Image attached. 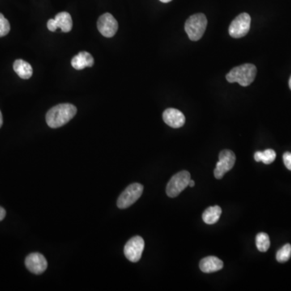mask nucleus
I'll return each mask as SVG.
<instances>
[{
    "instance_id": "1",
    "label": "nucleus",
    "mask_w": 291,
    "mask_h": 291,
    "mask_svg": "<svg viewBox=\"0 0 291 291\" xmlns=\"http://www.w3.org/2000/svg\"><path fill=\"white\" fill-rule=\"evenodd\" d=\"M76 113V107L73 104H57L48 111L45 117L47 125L53 129L63 126L72 119Z\"/></svg>"
},
{
    "instance_id": "2",
    "label": "nucleus",
    "mask_w": 291,
    "mask_h": 291,
    "mask_svg": "<svg viewBox=\"0 0 291 291\" xmlns=\"http://www.w3.org/2000/svg\"><path fill=\"white\" fill-rule=\"evenodd\" d=\"M257 71V67L253 64H244L232 69L226 78L229 83H238L243 87H248L255 79Z\"/></svg>"
},
{
    "instance_id": "3",
    "label": "nucleus",
    "mask_w": 291,
    "mask_h": 291,
    "mask_svg": "<svg viewBox=\"0 0 291 291\" xmlns=\"http://www.w3.org/2000/svg\"><path fill=\"white\" fill-rule=\"evenodd\" d=\"M207 27V19L202 13L191 15L185 22V32L191 40H200Z\"/></svg>"
},
{
    "instance_id": "4",
    "label": "nucleus",
    "mask_w": 291,
    "mask_h": 291,
    "mask_svg": "<svg viewBox=\"0 0 291 291\" xmlns=\"http://www.w3.org/2000/svg\"><path fill=\"white\" fill-rule=\"evenodd\" d=\"M190 173L187 171H181L171 178L166 188L167 195L170 198H176L189 185L191 180Z\"/></svg>"
},
{
    "instance_id": "5",
    "label": "nucleus",
    "mask_w": 291,
    "mask_h": 291,
    "mask_svg": "<svg viewBox=\"0 0 291 291\" xmlns=\"http://www.w3.org/2000/svg\"><path fill=\"white\" fill-rule=\"evenodd\" d=\"M143 192V186L138 183L129 185L117 199V206L120 209H126L139 199Z\"/></svg>"
},
{
    "instance_id": "6",
    "label": "nucleus",
    "mask_w": 291,
    "mask_h": 291,
    "mask_svg": "<svg viewBox=\"0 0 291 291\" xmlns=\"http://www.w3.org/2000/svg\"><path fill=\"white\" fill-rule=\"evenodd\" d=\"M251 26V16L248 13H241L232 22L229 34L234 38H240L249 33Z\"/></svg>"
},
{
    "instance_id": "7",
    "label": "nucleus",
    "mask_w": 291,
    "mask_h": 291,
    "mask_svg": "<svg viewBox=\"0 0 291 291\" xmlns=\"http://www.w3.org/2000/svg\"><path fill=\"white\" fill-rule=\"evenodd\" d=\"M219 160L214 171L215 178L222 179L223 176L232 170L236 163V155L230 150H223L219 153Z\"/></svg>"
},
{
    "instance_id": "8",
    "label": "nucleus",
    "mask_w": 291,
    "mask_h": 291,
    "mask_svg": "<svg viewBox=\"0 0 291 291\" xmlns=\"http://www.w3.org/2000/svg\"><path fill=\"white\" fill-rule=\"evenodd\" d=\"M144 247V240L141 236H134L126 243L124 248V253L130 262L135 263L141 259Z\"/></svg>"
},
{
    "instance_id": "9",
    "label": "nucleus",
    "mask_w": 291,
    "mask_h": 291,
    "mask_svg": "<svg viewBox=\"0 0 291 291\" xmlns=\"http://www.w3.org/2000/svg\"><path fill=\"white\" fill-rule=\"evenodd\" d=\"M97 28L99 32L105 37L114 36L118 29V23L110 13H105L98 19Z\"/></svg>"
},
{
    "instance_id": "10",
    "label": "nucleus",
    "mask_w": 291,
    "mask_h": 291,
    "mask_svg": "<svg viewBox=\"0 0 291 291\" xmlns=\"http://www.w3.org/2000/svg\"><path fill=\"white\" fill-rule=\"evenodd\" d=\"M26 268L32 274L40 275L46 270L48 263L44 256L40 253H31L25 259Z\"/></svg>"
},
{
    "instance_id": "11",
    "label": "nucleus",
    "mask_w": 291,
    "mask_h": 291,
    "mask_svg": "<svg viewBox=\"0 0 291 291\" xmlns=\"http://www.w3.org/2000/svg\"><path fill=\"white\" fill-rule=\"evenodd\" d=\"M163 119L168 126L172 128L182 127L185 123V115L176 109H168L163 113Z\"/></svg>"
},
{
    "instance_id": "12",
    "label": "nucleus",
    "mask_w": 291,
    "mask_h": 291,
    "mask_svg": "<svg viewBox=\"0 0 291 291\" xmlns=\"http://www.w3.org/2000/svg\"><path fill=\"white\" fill-rule=\"evenodd\" d=\"M202 272L210 274L221 270L223 268V262L216 257H205L199 264Z\"/></svg>"
},
{
    "instance_id": "13",
    "label": "nucleus",
    "mask_w": 291,
    "mask_h": 291,
    "mask_svg": "<svg viewBox=\"0 0 291 291\" xmlns=\"http://www.w3.org/2000/svg\"><path fill=\"white\" fill-rule=\"evenodd\" d=\"M93 64V57L86 51L80 52L71 60V65L76 70H83L85 67H91Z\"/></svg>"
},
{
    "instance_id": "14",
    "label": "nucleus",
    "mask_w": 291,
    "mask_h": 291,
    "mask_svg": "<svg viewBox=\"0 0 291 291\" xmlns=\"http://www.w3.org/2000/svg\"><path fill=\"white\" fill-rule=\"evenodd\" d=\"M54 23H55L57 28H60L63 32H69L72 29V18L70 14L66 11L58 13L54 18Z\"/></svg>"
},
{
    "instance_id": "15",
    "label": "nucleus",
    "mask_w": 291,
    "mask_h": 291,
    "mask_svg": "<svg viewBox=\"0 0 291 291\" xmlns=\"http://www.w3.org/2000/svg\"><path fill=\"white\" fill-rule=\"evenodd\" d=\"M13 69L15 72L23 79H28L32 75V67L28 62L24 60H15L13 64Z\"/></svg>"
},
{
    "instance_id": "16",
    "label": "nucleus",
    "mask_w": 291,
    "mask_h": 291,
    "mask_svg": "<svg viewBox=\"0 0 291 291\" xmlns=\"http://www.w3.org/2000/svg\"><path fill=\"white\" fill-rule=\"evenodd\" d=\"M221 214L222 209L220 206H211V207L206 209V211L203 213L202 219L206 224H209V225L215 224V223L219 221L220 216H221Z\"/></svg>"
},
{
    "instance_id": "17",
    "label": "nucleus",
    "mask_w": 291,
    "mask_h": 291,
    "mask_svg": "<svg viewBox=\"0 0 291 291\" xmlns=\"http://www.w3.org/2000/svg\"><path fill=\"white\" fill-rule=\"evenodd\" d=\"M257 162H263L264 164H270L276 159V152L272 149H267L265 151H257L254 155Z\"/></svg>"
},
{
    "instance_id": "18",
    "label": "nucleus",
    "mask_w": 291,
    "mask_h": 291,
    "mask_svg": "<svg viewBox=\"0 0 291 291\" xmlns=\"http://www.w3.org/2000/svg\"><path fill=\"white\" fill-rule=\"evenodd\" d=\"M256 245H257V249L260 252L265 253L268 251L270 247V240L268 235L264 232L257 235L256 238Z\"/></svg>"
},
{
    "instance_id": "19",
    "label": "nucleus",
    "mask_w": 291,
    "mask_h": 291,
    "mask_svg": "<svg viewBox=\"0 0 291 291\" xmlns=\"http://www.w3.org/2000/svg\"><path fill=\"white\" fill-rule=\"evenodd\" d=\"M291 257V245L290 244H287L283 248L279 249L277 253V261L281 263H284L289 261Z\"/></svg>"
},
{
    "instance_id": "20",
    "label": "nucleus",
    "mask_w": 291,
    "mask_h": 291,
    "mask_svg": "<svg viewBox=\"0 0 291 291\" xmlns=\"http://www.w3.org/2000/svg\"><path fill=\"white\" fill-rule=\"evenodd\" d=\"M11 29V26L8 20L4 17V15L0 13V37L8 34Z\"/></svg>"
},
{
    "instance_id": "21",
    "label": "nucleus",
    "mask_w": 291,
    "mask_h": 291,
    "mask_svg": "<svg viewBox=\"0 0 291 291\" xmlns=\"http://www.w3.org/2000/svg\"><path fill=\"white\" fill-rule=\"evenodd\" d=\"M283 162L285 164L286 167H287V169H289L291 171V152H286L284 155H283Z\"/></svg>"
},
{
    "instance_id": "22",
    "label": "nucleus",
    "mask_w": 291,
    "mask_h": 291,
    "mask_svg": "<svg viewBox=\"0 0 291 291\" xmlns=\"http://www.w3.org/2000/svg\"><path fill=\"white\" fill-rule=\"evenodd\" d=\"M47 27H48V29L51 32H55L56 30L57 29L53 19H49V21L47 23Z\"/></svg>"
},
{
    "instance_id": "23",
    "label": "nucleus",
    "mask_w": 291,
    "mask_h": 291,
    "mask_svg": "<svg viewBox=\"0 0 291 291\" xmlns=\"http://www.w3.org/2000/svg\"><path fill=\"white\" fill-rule=\"evenodd\" d=\"M6 217V211L0 206V222L2 221Z\"/></svg>"
},
{
    "instance_id": "24",
    "label": "nucleus",
    "mask_w": 291,
    "mask_h": 291,
    "mask_svg": "<svg viewBox=\"0 0 291 291\" xmlns=\"http://www.w3.org/2000/svg\"><path fill=\"white\" fill-rule=\"evenodd\" d=\"M2 123H3V119H2V115L0 111V128L2 127Z\"/></svg>"
},
{
    "instance_id": "25",
    "label": "nucleus",
    "mask_w": 291,
    "mask_h": 291,
    "mask_svg": "<svg viewBox=\"0 0 291 291\" xmlns=\"http://www.w3.org/2000/svg\"><path fill=\"white\" fill-rule=\"evenodd\" d=\"M189 185L190 187H194V185H195V182H194V181H193V180H190V181H189Z\"/></svg>"
},
{
    "instance_id": "26",
    "label": "nucleus",
    "mask_w": 291,
    "mask_h": 291,
    "mask_svg": "<svg viewBox=\"0 0 291 291\" xmlns=\"http://www.w3.org/2000/svg\"><path fill=\"white\" fill-rule=\"evenodd\" d=\"M160 2H165V3H167V2H171V1H172V0H160Z\"/></svg>"
},
{
    "instance_id": "27",
    "label": "nucleus",
    "mask_w": 291,
    "mask_h": 291,
    "mask_svg": "<svg viewBox=\"0 0 291 291\" xmlns=\"http://www.w3.org/2000/svg\"><path fill=\"white\" fill-rule=\"evenodd\" d=\"M289 86H290V88H291V79H290V81H289Z\"/></svg>"
}]
</instances>
